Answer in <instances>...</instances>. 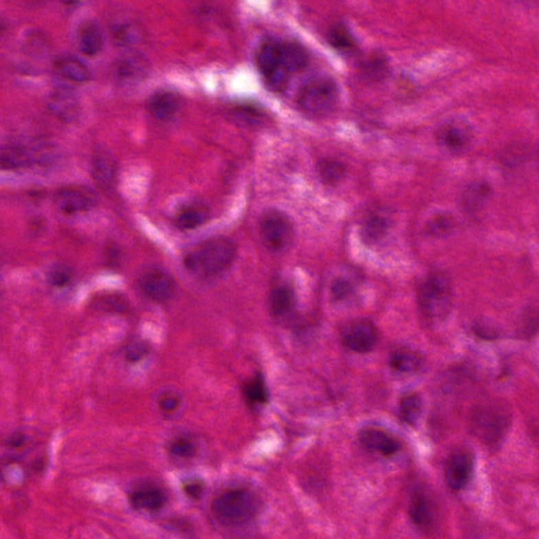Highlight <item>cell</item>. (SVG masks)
Wrapping results in <instances>:
<instances>
[{
    "label": "cell",
    "mask_w": 539,
    "mask_h": 539,
    "mask_svg": "<svg viewBox=\"0 0 539 539\" xmlns=\"http://www.w3.org/2000/svg\"><path fill=\"white\" fill-rule=\"evenodd\" d=\"M236 247L230 239L218 237L200 243L184 257V265L196 276H214L232 265Z\"/></svg>",
    "instance_id": "6da1fadb"
},
{
    "label": "cell",
    "mask_w": 539,
    "mask_h": 539,
    "mask_svg": "<svg viewBox=\"0 0 539 539\" xmlns=\"http://www.w3.org/2000/svg\"><path fill=\"white\" fill-rule=\"evenodd\" d=\"M256 501L245 490L228 491L219 495L212 505L218 521L225 526H241L249 522L256 514Z\"/></svg>",
    "instance_id": "7a4b0ae2"
},
{
    "label": "cell",
    "mask_w": 539,
    "mask_h": 539,
    "mask_svg": "<svg viewBox=\"0 0 539 539\" xmlns=\"http://www.w3.org/2000/svg\"><path fill=\"white\" fill-rule=\"evenodd\" d=\"M340 92L336 82L329 76L309 79L299 91L298 102L302 110L310 114L320 115L330 112L336 107Z\"/></svg>",
    "instance_id": "3957f363"
},
{
    "label": "cell",
    "mask_w": 539,
    "mask_h": 539,
    "mask_svg": "<svg viewBox=\"0 0 539 539\" xmlns=\"http://www.w3.org/2000/svg\"><path fill=\"white\" fill-rule=\"evenodd\" d=\"M451 285L447 277L434 274L428 277L418 292L419 308L425 316L438 319L446 316L452 306Z\"/></svg>",
    "instance_id": "277c9868"
},
{
    "label": "cell",
    "mask_w": 539,
    "mask_h": 539,
    "mask_svg": "<svg viewBox=\"0 0 539 539\" xmlns=\"http://www.w3.org/2000/svg\"><path fill=\"white\" fill-rule=\"evenodd\" d=\"M261 239L269 249L283 251L290 247L294 229L290 218L277 210L265 212L259 221Z\"/></svg>",
    "instance_id": "5b68a950"
},
{
    "label": "cell",
    "mask_w": 539,
    "mask_h": 539,
    "mask_svg": "<svg viewBox=\"0 0 539 539\" xmlns=\"http://www.w3.org/2000/svg\"><path fill=\"white\" fill-rule=\"evenodd\" d=\"M474 455L470 450L459 449L452 453L446 465V483L454 491H459L471 481L474 471Z\"/></svg>",
    "instance_id": "8992f818"
},
{
    "label": "cell",
    "mask_w": 539,
    "mask_h": 539,
    "mask_svg": "<svg viewBox=\"0 0 539 539\" xmlns=\"http://www.w3.org/2000/svg\"><path fill=\"white\" fill-rule=\"evenodd\" d=\"M140 285L146 296L156 302L171 299L176 291L173 277L160 269L148 270L140 277Z\"/></svg>",
    "instance_id": "52a82bcc"
},
{
    "label": "cell",
    "mask_w": 539,
    "mask_h": 539,
    "mask_svg": "<svg viewBox=\"0 0 539 539\" xmlns=\"http://www.w3.org/2000/svg\"><path fill=\"white\" fill-rule=\"evenodd\" d=\"M380 340L377 328L368 320L354 322L344 334V344L353 352L368 353L373 351Z\"/></svg>",
    "instance_id": "ba28073f"
},
{
    "label": "cell",
    "mask_w": 539,
    "mask_h": 539,
    "mask_svg": "<svg viewBox=\"0 0 539 539\" xmlns=\"http://www.w3.org/2000/svg\"><path fill=\"white\" fill-rule=\"evenodd\" d=\"M475 430L489 443L499 441L508 427V417L503 412L492 408H483L475 416Z\"/></svg>",
    "instance_id": "9c48e42d"
},
{
    "label": "cell",
    "mask_w": 539,
    "mask_h": 539,
    "mask_svg": "<svg viewBox=\"0 0 539 539\" xmlns=\"http://www.w3.org/2000/svg\"><path fill=\"white\" fill-rule=\"evenodd\" d=\"M54 201L59 211L73 215L91 209L96 204V197L89 190L67 187L56 192Z\"/></svg>",
    "instance_id": "30bf717a"
},
{
    "label": "cell",
    "mask_w": 539,
    "mask_h": 539,
    "mask_svg": "<svg viewBox=\"0 0 539 539\" xmlns=\"http://www.w3.org/2000/svg\"><path fill=\"white\" fill-rule=\"evenodd\" d=\"M471 129L463 122L452 120L439 128L437 142L449 150H461L471 140Z\"/></svg>",
    "instance_id": "8fae6325"
},
{
    "label": "cell",
    "mask_w": 539,
    "mask_h": 539,
    "mask_svg": "<svg viewBox=\"0 0 539 539\" xmlns=\"http://www.w3.org/2000/svg\"><path fill=\"white\" fill-rule=\"evenodd\" d=\"M146 109L154 118L168 122L175 117L180 109V98L175 93L160 91L148 99Z\"/></svg>",
    "instance_id": "7c38bea8"
},
{
    "label": "cell",
    "mask_w": 539,
    "mask_h": 539,
    "mask_svg": "<svg viewBox=\"0 0 539 539\" xmlns=\"http://www.w3.org/2000/svg\"><path fill=\"white\" fill-rule=\"evenodd\" d=\"M49 109L58 120L71 122L76 118L78 113L76 95L69 89H59L50 97Z\"/></svg>",
    "instance_id": "4fadbf2b"
},
{
    "label": "cell",
    "mask_w": 539,
    "mask_h": 539,
    "mask_svg": "<svg viewBox=\"0 0 539 539\" xmlns=\"http://www.w3.org/2000/svg\"><path fill=\"white\" fill-rule=\"evenodd\" d=\"M360 441L370 451L382 453L384 456H391L397 453L400 446L392 436L378 429H364L360 432Z\"/></svg>",
    "instance_id": "5bb4252c"
},
{
    "label": "cell",
    "mask_w": 539,
    "mask_h": 539,
    "mask_svg": "<svg viewBox=\"0 0 539 539\" xmlns=\"http://www.w3.org/2000/svg\"><path fill=\"white\" fill-rule=\"evenodd\" d=\"M31 152L21 144H8L0 148V170L15 171L33 164Z\"/></svg>",
    "instance_id": "9a60e30c"
},
{
    "label": "cell",
    "mask_w": 539,
    "mask_h": 539,
    "mask_svg": "<svg viewBox=\"0 0 539 539\" xmlns=\"http://www.w3.org/2000/svg\"><path fill=\"white\" fill-rule=\"evenodd\" d=\"M309 57L306 50L295 43H285L280 45V63L289 73L305 70L308 65Z\"/></svg>",
    "instance_id": "2e32d148"
},
{
    "label": "cell",
    "mask_w": 539,
    "mask_h": 539,
    "mask_svg": "<svg viewBox=\"0 0 539 539\" xmlns=\"http://www.w3.org/2000/svg\"><path fill=\"white\" fill-rule=\"evenodd\" d=\"M280 43L273 41H265L259 45L256 53L257 65L263 76L274 72L278 67H283L280 63Z\"/></svg>",
    "instance_id": "e0dca14e"
},
{
    "label": "cell",
    "mask_w": 539,
    "mask_h": 539,
    "mask_svg": "<svg viewBox=\"0 0 539 539\" xmlns=\"http://www.w3.org/2000/svg\"><path fill=\"white\" fill-rule=\"evenodd\" d=\"M409 516L412 522L419 528H425L432 524L433 508L431 501L424 493H414L410 501Z\"/></svg>",
    "instance_id": "ac0fdd59"
},
{
    "label": "cell",
    "mask_w": 539,
    "mask_h": 539,
    "mask_svg": "<svg viewBox=\"0 0 539 539\" xmlns=\"http://www.w3.org/2000/svg\"><path fill=\"white\" fill-rule=\"evenodd\" d=\"M116 164L110 154L98 152L93 158V177L102 187H110L116 177Z\"/></svg>",
    "instance_id": "d6986e66"
},
{
    "label": "cell",
    "mask_w": 539,
    "mask_h": 539,
    "mask_svg": "<svg viewBox=\"0 0 539 539\" xmlns=\"http://www.w3.org/2000/svg\"><path fill=\"white\" fill-rule=\"evenodd\" d=\"M79 49L87 56H94L102 47V34L92 21L83 23L79 29Z\"/></svg>",
    "instance_id": "ffe728a7"
},
{
    "label": "cell",
    "mask_w": 539,
    "mask_h": 539,
    "mask_svg": "<svg viewBox=\"0 0 539 539\" xmlns=\"http://www.w3.org/2000/svg\"><path fill=\"white\" fill-rule=\"evenodd\" d=\"M295 296L292 289L281 285L273 289L269 297L270 311L274 316H283L294 308Z\"/></svg>",
    "instance_id": "44dd1931"
},
{
    "label": "cell",
    "mask_w": 539,
    "mask_h": 539,
    "mask_svg": "<svg viewBox=\"0 0 539 539\" xmlns=\"http://www.w3.org/2000/svg\"><path fill=\"white\" fill-rule=\"evenodd\" d=\"M209 219V211L202 205H191L180 210L175 218V223L179 229L193 230L205 225Z\"/></svg>",
    "instance_id": "7402d4cb"
},
{
    "label": "cell",
    "mask_w": 539,
    "mask_h": 539,
    "mask_svg": "<svg viewBox=\"0 0 539 539\" xmlns=\"http://www.w3.org/2000/svg\"><path fill=\"white\" fill-rule=\"evenodd\" d=\"M425 358L413 351H396L390 360V366L398 372L411 373L423 368Z\"/></svg>",
    "instance_id": "603a6c76"
},
{
    "label": "cell",
    "mask_w": 539,
    "mask_h": 539,
    "mask_svg": "<svg viewBox=\"0 0 539 539\" xmlns=\"http://www.w3.org/2000/svg\"><path fill=\"white\" fill-rule=\"evenodd\" d=\"M166 497L164 492L158 489H144L138 490L131 495V503L138 509L148 511H157L164 507Z\"/></svg>",
    "instance_id": "cb8c5ba5"
},
{
    "label": "cell",
    "mask_w": 539,
    "mask_h": 539,
    "mask_svg": "<svg viewBox=\"0 0 539 539\" xmlns=\"http://www.w3.org/2000/svg\"><path fill=\"white\" fill-rule=\"evenodd\" d=\"M59 74L73 82H85L90 78V73L86 65L73 57H63L56 63Z\"/></svg>",
    "instance_id": "d4e9b609"
},
{
    "label": "cell",
    "mask_w": 539,
    "mask_h": 539,
    "mask_svg": "<svg viewBox=\"0 0 539 539\" xmlns=\"http://www.w3.org/2000/svg\"><path fill=\"white\" fill-rule=\"evenodd\" d=\"M389 221L382 215H371L362 226V237L370 243H376L386 235Z\"/></svg>",
    "instance_id": "484cf974"
},
{
    "label": "cell",
    "mask_w": 539,
    "mask_h": 539,
    "mask_svg": "<svg viewBox=\"0 0 539 539\" xmlns=\"http://www.w3.org/2000/svg\"><path fill=\"white\" fill-rule=\"evenodd\" d=\"M423 411V402L417 394H409L402 398L399 404V414L404 423L414 425Z\"/></svg>",
    "instance_id": "4316f807"
},
{
    "label": "cell",
    "mask_w": 539,
    "mask_h": 539,
    "mask_svg": "<svg viewBox=\"0 0 539 539\" xmlns=\"http://www.w3.org/2000/svg\"><path fill=\"white\" fill-rule=\"evenodd\" d=\"M146 63L138 56H130L122 59L117 65V76L122 79H138L146 74Z\"/></svg>",
    "instance_id": "83f0119b"
},
{
    "label": "cell",
    "mask_w": 539,
    "mask_h": 539,
    "mask_svg": "<svg viewBox=\"0 0 539 539\" xmlns=\"http://www.w3.org/2000/svg\"><path fill=\"white\" fill-rule=\"evenodd\" d=\"M490 194V187L485 184H473L465 190L463 194V204L468 209L481 207Z\"/></svg>",
    "instance_id": "f1b7e54d"
},
{
    "label": "cell",
    "mask_w": 539,
    "mask_h": 539,
    "mask_svg": "<svg viewBox=\"0 0 539 539\" xmlns=\"http://www.w3.org/2000/svg\"><path fill=\"white\" fill-rule=\"evenodd\" d=\"M319 176L327 184H336L346 174V166L335 160H324L318 164Z\"/></svg>",
    "instance_id": "f546056e"
},
{
    "label": "cell",
    "mask_w": 539,
    "mask_h": 539,
    "mask_svg": "<svg viewBox=\"0 0 539 539\" xmlns=\"http://www.w3.org/2000/svg\"><path fill=\"white\" fill-rule=\"evenodd\" d=\"M329 41L335 49L340 51H349L355 47V41L351 32L342 25H336L331 28L329 32Z\"/></svg>",
    "instance_id": "4dcf8cb0"
},
{
    "label": "cell",
    "mask_w": 539,
    "mask_h": 539,
    "mask_svg": "<svg viewBox=\"0 0 539 539\" xmlns=\"http://www.w3.org/2000/svg\"><path fill=\"white\" fill-rule=\"evenodd\" d=\"M245 393L251 402L265 404L267 400V390L263 378L257 375L254 380L249 382L245 386Z\"/></svg>",
    "instance_id": "1f68e13d"
},
{
    "label": "cell",
    "mask_w": 539,
    "mask_h": 539,
    "mask_svg": "<svg viewBox=\"0 0 539 539\" xmlns=\"http://www.w3.org/2000/svg\"><path fill=\"white\" fill-rule=\"evenodd\" d=\"M170 452L175 456L190 459V457H193L195 455L196 448L188 439L179 438V439H176L170 445Z\"/></svg>",
    "instance_id": "d6a6232c"
},
{
    "label": "cell",
    "mask_w": 539,
    "mask_h": 539,
    "mask_svg": "<svg viewBox=\"0 0 539 539\" xmlns=\"http://www.w3.org/2000/svg\"><path fill=\"white\" fill-rule=\"evenodd\" d=\"M289 75H290V73L288 71H285L283 67H280L277 70H275L274 72L267 75L265 79L275 90L283 91L285 90V87L288 86L289 77H290Z\"/></svg>",
    "instance_id": "836d02e7"
},
{
    "label": "cell",
    "mask_w": 539,
    "mask_h": 539,
    "mask_svg": "<svg viewBox=\"0 0 539 539\" xmlns=\"http://www.w3.org/2000/svg\"><path fill=\"white\" fill-rule=\"evenodd\" d=\"M451 226V219L448 216L437 215L432 218L431 221L428 223V231L431 234L438 235V234L446 233V232L449 231Z\"/></svg>",
    "instance_id": "e575fe53"
},
{
    "label": "cell",
    "mask_w": 539,
    "mask_h": 539,
    "mask_svg": "<svg viewBox=\"0 0 539 539\" xmlns=\"http://www.w3.org/2000/svg\"><path fill=\"white\" fill-rule=\"evenodd\" d=\"M331 293H332L335 299L342 300V299L346 298L352 293V285L346 279L337 278L333 283Z\"/></svg>",
    "instance_id": "d590c367"
},
{
    "label": "cell",
    "mask_w": 539,
    "mask_h": 539,
    "mask_svg": "<svg viewBox=\"0 0 539 539\" xmlns=\"http://www.w3.org/2000/svg\"><path fill=\"white\" fill-rule=\"evenodd\" d=\"M148 346L146 342H136V344H132V346L126 350V360H128L129 362L134 364V362L142 360V358L148 354Z\"/></svg>",
    "instance_id": "8d00e7d4"
},
{
    "label": "cell",
    "mask_w": 539,
    "mask_h": 539,
    "mask_svg": "<svg viewBox=\"0 0 539 539\" xmlns=\"http://www.w3.org/2000/svg\"><path fill=\"white\" fill-rule=\"evenodd\" d=\"M364 70L371 76H382L386 70V63L382 58H368L364 65Z\"/></svg>",
    "instance_id": "74e56055"
},
{
    "label": "cell",
    "mask_w": 539,
    "mask_h": 539,
    "mask_svg": "<svg viewBox=\"0 0 539 539\" xmlns=\"http://www.w3.org/2000/svg\"><path fill=\"white\" fill-rule=\"evenodd\" d=\"M70 279L71 275L65 270H56L50 275V280L52 285H56V287H63V285H67Z\"/></svg>",
    "instance_id": "f35d334b"
},
{
    "label": "cell",
    "mask_w": 539,
    "mask_h": 539,
    "mask_svg": "<svg viewBox=\"0 0 539 539\" xmlns=\"http://www.w3.org/2000/svg\"><path fill=\"white\" fill-rule=\"evenodd\" d=\"M158 404H160V409L164 410V411L172 412L177 409L178 406L180 404V400L176 396L166 395L160 398Z\"/></svg>",
    "instance_id": "ab89813d"
},
{
    "label": "cell",
    "mask_w": 539,
    "mask_h": 539,
    "mask_svg": "<svg viewBox=\"0 0 539 539\" xmlns=\"http://www.w3.org/2000/svg\"><path fill=\"white\" fill-rule=\"evenodd\" d=\"M132 33L133 31L130 27L124 25V27H120L115 31L114 36L117 41H120V43H129V41H132L133 36H134V34Z\"/></svg>",
    "instance_id": "60d3db41"
},
{
    "label": "cell",
    "mask_w": 539,
    "mask_h": 539,
    "mask_svg": "<svg viewBox=\"0 0 539 539\" xmlns=\"http://www.w3.org/2000/svg\"><path fill=\"white\" fill-rule=\"evenodd\" d=\"M184 492L187 493V494L189 495V496H191L192 498L197 499L201 496L202 491H204V487H202L201 483H191L184 485Z\"/></svg>",
    "instance_id": "b9f144b4"
},
{
    "label": "cell",
    "mask_w": 539,
    "mask_h": 539,
    "mask_svg": "<svg viewBox=\"0 0 539 539\" xmlns=\"http://www.w3.org/2000/svg\"><path fill=\"white\" fill-rule=\"evenodd\" d=\"M25 443V437L23 435H15L10 439L9 443L12 447H21Z\"/></svg>",
    "instance_id": "7bdbcfd3"
},
{
    "label": "cell",
    "mask_w": 539,
    "mask_h": 539,
    "mask_svg": "<svg viewBox=\"0 0 539 539\" xmlns=\"http://www.w3.org/2000/svg\"><path fill=\"white\" fill-rule=\"evenodd\" d=\"M1 29H3V25H1V23H0V31H1Z\"/></svg>",
    "instance_id": "ee69618b"
}]
</instances>
